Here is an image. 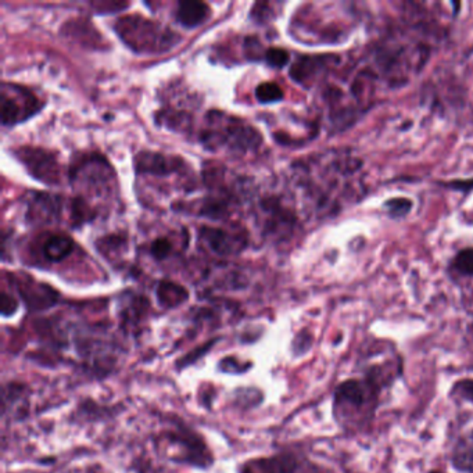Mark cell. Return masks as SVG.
Returning a JSON list of instances; mask_svg holds the SVG:
<instances>
[{
	"mask_svg": "<svg viewBox=\"0 0 473 473\" xmlns=\"http://www.w3.org/2000/svg\"><path fill=\"white\" fill-rule=\"evenodd\" d=\"M116 29L119 38L138 53L166 52L177 42L174 32L139 15L121 18Z\"/></svg>",
	"mask_w": 473,
	"mask_h": 473,
	"instance_id": "6da1fadb",
	"label": "cell"
},
{
	"mask_svg": "<svg viewBox=\"0 0 473 473\" xmlns=\"http://www.w3.org/2000/svg\"><path fill=\"white\" fill-rule=\"evenodd\" d=\"M178 429L167 434L168 441L182 447V454L178 458L197 468H208L213 464V455L203 439L185 425H178Z\"/></svg>",
	"mask_w": 473,
	"mask_h": 473,
	"instance_id": "7a4b0ae2",
	"label": "cell"
},
{
	"mask_svg": "<svg viewBox=\"0 0 473 473\" xmlns=\"http://www.w3.org/2000/svg\"><path fill=\"white\" fill-rule=\"evenodd\" d=\"M36 102V98L27 89L14 85H3L0 102L3 125H13L32 116L39 109Z\"/></svg>",
	"mask_w": 473,
	"mask_h": 473,
	"instance_id": "3957f363",
	"label": "cell"
},
{
	"mask_svg": "<svg viewBox=\"0 0 473 473\" xmlns=\"http://www.w3.org/2000/svg\"><path fill=\"white\" fill-rule=\"evenodd\" d=\"M18 157L32 177L49 185L59 182V164L55 156L42 149L24 147L20 150Z\"/></svg>",
	"mask_w": 473,
	"mask_h": 473,
	"instance_id": "277c9868",
	"label": "cell"
},
{
	"mask_svg": "<svg viewBox=\"0 0 473 473\" xmlns=\"http://www.w3.org/2000/svg\"><path fill=\"white\" fill-rule=\"evenodd\" d=\"M297 467L296 457L291 453H284L250 461L240 468V473H295Z\"/></svg>",
	"mask_w": 473,
	"mask_h": 473,
	"instance_id": "5b68a950",
	"label": "cell"
},
{
	"mask_svg": "<svg viewBox=\"0 0 473 473\" xmlns=\"http://www.w3.org/2000/svg\"><path fill=\"white\" fill-rule=\"evenodd\" d=\"M210 17V7L203 1L185 0L178 4L177 20L186 28H196Z\"/></svg>",
	"mask_w": 473,
	"mask_h": 473,
	"instance_id": "8992f818",
	"label": "cell"
},
{
	"mask_svg": "<svg viewBox=\"0 0 473 473\" xmlns=\"http://www.w3.org/2000/svg\"><path fill=\"white\" fill-rule=\"evenodd\" d=\"M201 237L213 251L221 255L232 254L243 246V240L240 237L231 236L228 232L217 228H203Z\"/></svg>",
	"mask_w": 473,
	"mask_h": 473,
	"instance_id": "52a82bcc",
	"label": "cell"
},
{
	"mask_svg": "<svg viewBox=\"0 0 473 473\" xmlns=\"http://www.w3.org/2000/svg\"><path fill=\"white\" fill-rule=\"evenodd\" d=\"M135 167L138 173L152 174V175H166L175 170V167L170 163L168 159L159 153L145 152L138 154L135 159Z\"/></svg>",
	"mask_w": 473,
	"mask_h": 473,
	"instance_id": "ba28073f",
	"label": "cell"
},
{
	"mask_svg": "<svg viewBox=\"0 0 473 473\" xmlns=\"http://www.w3.org/2000/svg\"><path fill=\"white\" fill-rule=\"evenodd\" d=\"M44 257L48 261L60 262L67 258L74 250V240L68 235L56 234L51 235L44 241Z\"/></svg>",
	"mask_w": 473,
	"mask_h": 473,
	"instance_id": "9c48e42d",
	"label": "cell"
},
{
	"mask_svg": "<svg viewBox=\"0 0 473 473\" xmlns=\"http://www.w3.org/2000/svg\"><path fill=\"white\" fill-rule=\"evenodd\" d=\"M21 295L27 298V302L31 307H49L56 301V293L41 284L36 282H29V284H22L20 286Z\"/></svg>",
	"mask_w": 473,
	"mask_h": 473,
	"instance_id": "30bf717a",
	"label": "cell"
},
{
	"mask_svg": "<svg viewBox=\"0 0 473 473\" xmlns=\"http://www.w3.org/2000/svg\"><path fill=\"white\" fill-rule=\"evenodd\" d=\"M336 401L340 404H350L354 407H359L366 401V389L362 385V382L350 379L343 382L335 393Z\"/></svg>",
	"mask_w": 473,
	"mask_h": 473,
	"instance_id": "8fae6325",
	"label": "cell"
},
{
	"mask_svg": "<svg viewBox=\"0 0 473 473\" xmlns=\"http://www.w3.org/2000/svg\"><path fill=\"white\" fill-rule=\"evenodd\" d=\"M157 298L163 307L173 308L187 298V292L174 282H161L157 288Z\"/></svg>",
	"mask_w": 473,
	"mask_h": 473,
	"instance_id": "7c38bea8",
	"label": "cell"
},
{
	"mask_svg": "<svg viewBox=\"0 0 473 473\" xmlns=\"http://www.w3.org/2000/svg\"><path fill=\"white\" fill-rule=\"evenodd\" d=\"M451 269L462 277H473V248L461 250L454 257Z\"/></svg>",
	"mask_w": 473,
	"mask_h": 473,
	"instance_id": "4fadbf2b",
	"label": "cell"
},
{
	"mask_svg": "<svg viewBox=\"0 0 473 473\" xmlns=\"http://www.w3.org/2000/svg\"><path fill=\"white\" fill-rule=\"evenodd\" d=\"M255 98L260 103H274L284 98V92L279 85L274 82H264L255 88Z\"/></svg>",
	"mask_w": 473,
	"mask_h": 473,
	"instance_id": "5bb4252c",
	"label": "cell"
},
{
	"mask_svg": "<svg viewBox=\"0 0 473 473\" xmlns=\"http://www.w3.org/2000/svg\"><path fill=\"white\" fill-rule=\"evenodd\" d=\"M385 208L386 213L389 214V217L392 218H403L406 217L411 208H413V201L410 199H403V197H396V199H390L385 203Z\"/></svg>",
	"mask_w": 473,
	"mask_h": 473,
	"instance_id": "9a60e30c",
	"label": "cell"
},
{
	"mask_svg": "<svg viewBox=\"0 0 473 473\" xmlns=\"http://www.w3.org/2000/svg\"><path fill=\"white\" fill-rule=\"evenodd\" d=\"M265 60L269 65L282 68L289 62V53L281 48H271L265 53Z\"/></svg>",
	"mask_w": 473,
	"mask_h": 473,
	"instance_id": "2e32d148",
	"label": "cell"
},
{
	"mask_svg": "<svg viewBox=\"0 0 473 473\" xmlns=\"http://www.w3.org/2000/svg\"><path fill=\"white\" fill-rule=\"evenodd\" d=\"M454 465L458 469H471L473 468V448L462 447L455 451L454 455Z\"/></svg>",
	"mask_w": 473,
	"mask_h": 473,
	"instance_id": "e0dca14e",
	"label": "cell"
},
{
	"mask_svg": "<svg viewBox=\"0 0 473 473\" xmlns=\"http://www.w3.org/2000/svg\"><path fill=\"white\" fill-rule=\"evenodd\" d=\"M453 393L465 401L473 403V379H464L457 382V385L453 389Z\"/></svg>",
	"mask_w": 473,
	"mask_h": 473,
	"instance_id": "ac0fdd59",
	"label": "cell"
},
{
	"mask_svg": "<svg viewBox=\"0 0 473 473\" xmlns=\"http://www.w3.org/2000/svg\"><path fill=\"white\" fill-rule=\"evenodd\" d=\"M173 250V244L170 243V240L160 237L157 239L153 244H152V254L154 258L157 260H164L166 257H168V254Z\"/></svg>",
	"mask_w": 473,
	"mask_h": 473,
	"instance_id": "d6986e66",
	"label": "cell"
},
{
	"mask_svg": "<svg viewBox=\"0 0 473 473\" xmlns=\"http://www.w3.org/2000/svg\"><path fill=\"white\" fill-rule=\"evenodd\" d=\"M214 343H215V342H210V343L204 345L201 349H196L194 354L186 355L185 358H182V359L179 361V366H180V368H183V366H187V365L193 364L194 361H197V358H199V357H203V355L206 354V353H208V350H210V349L214 346Z\"/></svg>",
	"mask_w": 473,
	"mask_h": 473,
	"instance_id": "ffe728a7",
	"label": "cell"
},
{
	"mask_svg": "<svg viewBox=\"0 0 473 473\" xmlns=\"http://www.w3.org/2000/svg\"><path fill=\"white\" fill-rule=\"evenodd\" d=\"M17 307H18V304H17V301L13 297L7 296L6 293H3V296H1V311H3V315L13 314L17 309Z\"/></svg>",
	"mask_w": 473,
	"mask_h": 473,
	"instance_id": "44dd1931",
	"label": "cell"
},
{
	"mask_svg": "<svg viewBox=\"0 0 473 473\" xmlns=\"http://www.w3.org/2000/svg\"><path fill=\"white\" fill-rule=\"evenodd\" d=\"M447 187H451L453 190H462V192H469L473 187V179L469 180H454L448 183H441Z\"/></svg>",
	"mask_w": 473,
	"mask_h": 473,
	"instance_id": "7402d4cb",
	"label": "cell"
},
{
	"mask_svg": "<svg viewBox=\"0 0 473 473\" xmlns=\"http://www.w3.org/2000/svg\"><path fill=\"white\" fill-rule=\"evenodd\" d=\"M429 473H443V472H441V471H432V472Z\"/></svg>",
	"mask_w": 473,
	"mask_h": 473,
	"instance_id": "603a6c76",
	"label": "cell"
},
{
	"mask_svg": "<svg viewBox=\"0 0 473 473\" xmlns=\"http://www.w3.org/2000/svg\"><path fill=\"white\" fill-rule=\"evenodd\" d=\"M317 473H325V472H317Z\"/></svg>",
	"mask_w": 473,
	"mask_h": 473,
	"instance_id": "cb8c5ba5",
	"label": "cell"
}]
</instances>
